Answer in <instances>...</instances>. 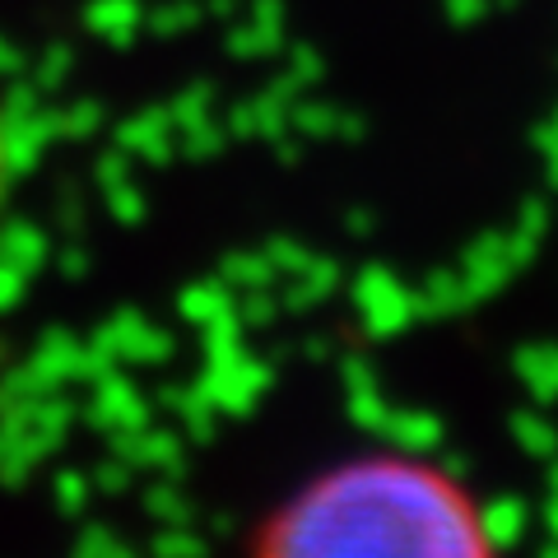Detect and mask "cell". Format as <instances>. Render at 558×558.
Wrapping results in <instances>:
<instances>
[{
    "instance_id": "cell-1",
    "label": "cell",
    "mask_w": 558,
    "mask_h": 558,
    "mask_svg": "<svg viewBox=\"0 0 558 558\" xmlns=\"http://www.w3.org/2000/svg\"><path fill=\"white\" fill-rule=\"evenodd\" d=\"M242 558H508V549L457 470L381 447L326 465L279 498Z\"/></svg>"
},
{
    "instance_id": "cell-2",
    "label": "cell",
    "mask_w": 558,
    "mask_h": 558,
    "mask_svg": "<svg viewBox=\"0 0 558 558\" xmlns=\"http://www.w3.org/2000/svg\"><path fill=\"white\" fill-rule=\"evenodd\" d=\"M10 186V145H5V121H0V201H5Z\"/></svg>"
}]
</instances>
